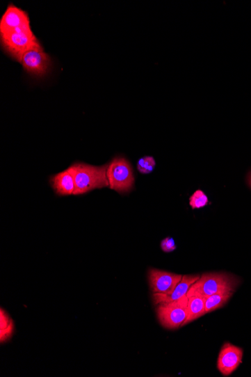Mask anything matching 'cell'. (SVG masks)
I'll return each instance as SVG.
<instances>
[{
	"instance_id": "cell-1",
	"label": "cell",
	"mask_w": 251,
	"mask_h": 377,
	"mask_svg": "<svg viewBox=\"0 0 251 377\" xmlns=\"http://www.w3.org/2000/svg\"><path fill=\"white\" fill-rule=\"evenodd\" d=\"M108 164L92 166L83 163H76L68 168L75 182L73 195L86 194L95 189L109 187L107 177Z\"/></svg>"
},
{
	"instance_id": "cell-2",
	"label": "cell",
	"mask_w": 251,
	"mask_h": 377,
	"mask_svg": "<svg viewBox=\"0 0 251 377\" xmlns=\"http://www.w3.org/2000/svg\"><path fill=\"white\" fill-rule=\"evenodd\" d=\"M239 283V279L234 275L227 273H204L201 275L199 280L192 284L187 297L197 294L208 298L225 291H236Z\"/></svg>"
},
{
	"instance_id": "cell-3",
	"label": "cell",
	"mask_w": 251,
	"mask_h": 377,
	"mask_svg": "<svg viewBox=\"0 0 251 377\" xmlns=\"http://www.w3.org/2000/svg\"><path fill=\"white\" fill-rule=\"evenodd\" d=\"M0 38L4 51L19 63L27 51L42 48L31 27L0 34Z\"/></svg>"
},
{
	"instance_id": "cell-4",
	"label": "cell",
	"mask_w": 251,
	"mask_h": 377,
	"mask_svg": "<svg viewBox=\"0 0 251 377\" xmlns=\"http://www.w3.org/2000/svg\"><path fill=\"white\" fill-rule=\"evenodd\" d=\"M107 177L109 188L120 194L129 192L133 188V170L131 165L124 158L117 157L108 163Z\"/></svg>"
},
{
	"instance_id": "cell-5",
	"label": "cell",
	"mask_w": 251,
	"mask_h": 377,
	"mask_svg": "<svg viewBox=\"0 0 251 377\" xmlns=\"http://www.w3.org/2000/svg\"><path fill=\"white\" fill-rule=\"evenodd\" d=\"M188 298L160 303L157 307V316L163 327L173 330L183 326L188 316Z\"/></svg>"
},
{
	"instance_id": "cell-6",
	"label": "cell",
	"mask_w": 251,
	"mask_h": 377,
	"mask_svg": "<svg viewBox=\"0 0 251 377\" xmlns=\"http://www.w3.org/2000/svg\"><path fill=\"white\" fill-rule=\"evenodd\" d=\"M24 70L29 74L42 77L51 68V61L49 55L43 49H35L27 51L22 58Z\"/></svg>"
},
{
	"instance_id": "cell-7",
	"label": "cell",
	"mask_w": 251,
	"mask_h": 377,
	"mask_svg": "<svg viewBox=\"0 0 251 377\" xmlns=\"http://www.w3.org/2000/svg\"><path fill=\"white\" fill-rule=\"evenodd\" d=\"M29 27H31L29 15L14 4H9L0 20V34Z\"/></svg>"
},
{
	"instance_id": "cell-8",
	"label": "cell",
	"mask_w": 251,
	"mask_h": 377,
	"mask_svg": "<svg viewBox=\"0 0 251 377\" xmlns=\"http://www.w3.org/2000/svg\"><path fill=\"white\" fill-rule=\"evenodd\" d=\"M243 351L238 346L225 343L222 345L218 360V369L224 376L234 373L243 362Z\"/></svg>"
},
{
	"instance_id": "cell-9",
	"label": "cell",
	"mask_w": 251,
	"mask_h": 377,
	"mask_svg": "<svg viewBox=\"0 0 251 377\" xmlns=\"http://www.w3.org/2000/svg\"><path fill=\"white\" fill-rule=\"evenodd\" d=\"M182 275L157 269L148 271L150 287L156 294H170L181 280Z\"/></svg>"
},
{
	"instance_id": "cell-10",
	"label": "cell",
	"mask_w": 251,
	"mask_h": 377,
	"mask_svg": "<svg viewBox=\"0 0 251 377\" xmlns=\"http://www.w3.org/2000/svg\"><path fill=\"white\" fill-rule=\"evenodd\" d=\"M200 278L201 275H184L181 280L177 284V287L172 293H154V303L158 305L160 303L175 301L187 296V294L192 284L199 280Z\"/></svg>"
},
{
	"instance_id": "cell-11",
	"label": "cell",
	"mask_w": 251,
	"mask_h": 377,
	"mask_svg": "<svg viewBox=\"0 0 251 377\" xmlns=\"http://www.w3.org/2000/svg\"><path fill=\"white\" fill-rule=\"evenodd\" d=\"M50 182L53 189L58 195H73L75 191V182L68 169L54 175Z\"/></svg>"
},
{
	"instance_id": "cell-12",
	"label": "cell",
	"mask_w": 251,
	"mask_h": 377,
	"mask_svg": "<svg viewBox=\"0 0 251 377\" xmlns=\"http://www.w3.org/2000/svg\"><path fill=\"white\" fill-rule=\"evenodd\" d=\"M188 298V316L186 319L183 326L192 323L194 320L207 314L206 312V299L207 298L194 294Z\"/></svg>"
},
{
	"instance_id": "cell-13",
	"label": "cell",
	"mask_w": 251,
	"mask_h": 377,
	"mask_svg": "<svg viewBox=\"0 0 251 377\" xmlns=\"http://www.w3.org/2000/svg\"><path fill=\"white\" fill-rule=\"evenodd\" d=\"M234 292L235 291H225L213 294V296L207 298V314L224 307L232 296H234Z\"/></svg>"
},
{
	"instance_id": "cell-14",
	"label": "cell",
	"mask_w": 251,
	"mask_h": 377,
	"mask_svg": "<svg viewBox=\"0 0 251 377\" xmlns=\"http://www.w3.org/2000/svg\"><path fill=\"white\" fill-rule=\"evenodd\" d=\"M14 326L13 321L8 316L3 310H1V342L7 340L13 335Z\"/></svg>"
},
{
	"instance_id": "cell-15",
	"label": "cell",
	"mask_w": 251,
	"mask_h": 377,
	"mask_svg": "<svg viewBox=\"0 0 251 377\" xmlns=\"http://www.w3.org/2000/svg\"><path fill=\"white\" fill-rule=\"evenodd\" d=\"M208 204L209 198L201 190L195 191L194 194L190 198V205L193 209H201L207 206Z\"/></svg>"
},
{
	"instance_id": "cell-16",
	"label": "cell",
	"mask_w": 251,
	"mask_h": 377,
	"mask_svg": "<svg viewBox=\"0 0 251 377\" xmlns=\"http://www.w3.org/2000/svg\"><path fill=\"white\" fill-rule=\"evenodd\" d=\"M156 167V161L151 156H146L138 160L137 168L142 174H149L153 172Z\"/></svg>"
},
{
	"instance_id": "cell-17",
	"label": "cell",
	"mask_w": 251,
	"mask_h": 377,
	"mask_svg": "<svg viewBox=\"0 0 251 377\" xmlns=\"http://www.w3.org/2000/svg\"><path fill=\"white\" fill-rule=\"evenodd\" d=\"M161 249L163 252L169 253L176 250L175 241L172 237H166L161 243Z\"/></svg>"
},
{
	"instance_id": "cell-18",
	"label": "cell",
	"mask_w": 251,
	"mask_h": 377,
	"mask_svg": "<svg viewBox=\"0 0 251 377\" xmlns=\"http://www.w3.org/2000/svg\"><path fill=\"white\" fill-rule=\"evenodd\" d=\"M248 182H249V185L251 187V173H250L249 177H248Z\"/></svg>"
}]
</instances>
